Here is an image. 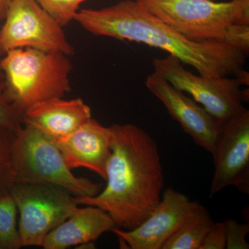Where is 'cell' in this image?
Masks as SVG:
<instances>
[{"label":"cell","instance_id":"cell-17","mask_svg":"<svg viewBox=\"0 0 249 249\" xmlns=\"http://www.w3.org/2000/svg\"><path fill=\"white\" fill-rule=\"evenodd\" d=\"M16 133L0 124V196L10 191L14 183L12 150Z\"/></svg>","mask_w":249,"mask_h":249},{"label":"cell","instance_id":"cell-2","mask_svg":"<svg viewBox=\"0 0 249 249\" xmlns=\"http://www.w3.org/2000/svg\"><path fill=\"white\" fill-rule=\"evenodd\" d=\"M73 21L95 36L162 49L194 67L201 76H236L243 70L247 56L221 41L188 40L149 13L137 0H123L101 9H81Z\"/></svg>","mask_w":249,"mask_h":249},{"label":"cell","instance_id":"cell-21","mask_svg":"<svg viewBox=\"0 0 249 249\" xmlns=\"http://www.w3.org/2000/svg\"><path fill=\"white\" fill-rule=\"evenodd\" d=\"M225 43L246 55L249 52V24H234L229 29Z\"/></svg>","mask_w":249,"mask_h":249},{"label":"cell","instance_id":"cell-18","mask_svg":"<svg viewBox=\"0 0 249 249\" xmlns=\"http://www.w3.org/2000/svg\"><path fill=\"white\" fill-rule=\"evenodd\" d=\"M62 26L73 21L80 5L89 0H36Z\"/></svg>","mask_w":249,"mask_h":249},{"label":"cell","instance_id":"cell-13","mask_svg":"<svg viewBox=\"0 0 249 249\" xmlns=\"http://www.w3.org/2000/svg\"><path fill=\"white\" fill-rule=\"evenodd\" d=\"M91 118V108L81 98H51L23 113L24 124H31L55 142L65 140Z\"/></svg>","mask_w":249,"mask_h":249},{"label":"cell","instance_id":"cell-20","mask_svg":"<svg viewBox=\"0 0 249 249\" xmlns=\"http://www.w3.org/2000/svg\"><path fill=\"white\" fill-rule=\"evenodd\" d=\"M227 248V226L225 221L213 222L205 236L199 249H226Z\"/></svg>","mask_w":249,"mask_h":249},{"label":"cell","instance_id":"cell-15","mask_svg":"<svg viewBox=\"0 0 249 249\" xmlns=\"http://www.w3.org/2000/svg\"><path fill=\"white\" fill-rule=\"evenodd\" d=\"M213 222L208 210L199 204L165 242L162 249H199Z\"/></svg>","mask_w":249,"mask_h":249},{"label":"cell","instance_id":"cell-9","mask_svg":"<svg viewBox=\"0 0 249 249\" xmlns=\"http://www.w3.org/2000/svg\"><path fill=\"white\" fill-rule=\"evenodd\" d=\"M214 173L210 196L229 186L249 191V111L245 107L222 121L213 150Z\"/></svg>","mask_w":249,"mask_h":249},{"label":"cell","instance_id":"cell-6","mask_svg":"<svg viewBox=\"0 0 249 249\" xmlns=\"http://www.w3.org/2000/svg\"><path fill=\"white\" fill-rule=\"evenodd\" d=\"M19 213L22 247H42L47 236L78 211L75 196L49 183H15L10 189Z\"/></svg>","mask_w":249,"mask_h":249},{"label":"cell","instance_id":"cell-5","mask_svg":"<svg viewBox=\"0 0 249 249\" xmlns=\"http://www.w3.org/2000/svg\"><path fill=\"white\" fill-rule=\"evenodd\" d=\"M188 40L225 43L234 24H249V0L215 2L213 0H137Z\"/></svg>","mask_w":249,"mask_h":249},{"label":"cell","instance_id":"cell-7","mask_svg":"<svg viewBox=\"0 0 249 249\" xmlns=\"http://www.w3.org/2000/svg\"><path fill=\"white\" fill-rule=\"evenodd\" d=\"M0 30V55L17 49L60 52L71 56L75 49L63 27L36 0H12Z\"/></svg>","mask_w":249,"mask_h":249},{"label":"cell","instance_id":"cell-4","mask_svg":"<svg viewBox=\"0 0 249 249\" xmlns=\"http://www.w3.org/2000/svg\"><path fill=\"white\" fill-rule=\"evenodd\" d=\"M12 166L14 183H49L76 197L93 196L103 189V183L75 176L56 142L30 124H23L16 133Z\"/></svg>","mask_w":249,"mask_h":249},{"label":"cell","instance_id":"cell-3","mask_svg":"<svg viewBox=\"0 0 249 249\" xmlns=\"http://www.w3.org/2000/svg\"><path fill=\"white\" fill-rule=\"evenodd\" d=\"M0 61L4 97L23 115L36 103L63 98L71 91L69 55L32 48L9 51Z\"/></svg>","mask_w":249,"mask_h":249},{"label":"cell","instance_id":"cell-19","mask_svg":"<svg viewBox=\"0 0 249 249\" xmlns=\"http://www.w3.org/2000/svg\"><path fill=\"white\" fill-rule=\"evenodd\" d=\"M227 226V249H249L247 236L249 232V226L240 224L233 219L225 221Z\"/></svg>","mask_w":249,"mask_h":249},{"label":"cell","instance_id":"cell-14","mask_svg":"<svg viewBox=\"0 0 249 249\" xmlns=\"http://www.w3.org/2000/svg\"><path fill=\"white\" fill-rule=\"evenodd\" d=\"M115 224L110 216L96 206L78 209L73 215L55 228L46 237L45 249H65L97 240L111 231Z\"/></svg>","mask_w":249,"mask_h":249},{"label":"cell","instance_id":"cell-1","mask_svg":"<svg viewBox=\"0 0 249 249\" xmlns=\"http://www.w3.org/2000/svg\"><path fill=\"white\" fill-rule=\"evenodd\" d=\"M107 184L98 195L76 197L77 204L106 211L115 226L132 230L153 212L161 199L164 174L158 146L133 124H114Z\"/></svg>","mask_w":249,"mask_h":249},{"label":"cell","instance_id":"cell-24","mask_svg":"<svg viewBox=\"0 0 249 249\" xmlns=\"http://www.w3.org/2000/svg\"><path fill=\"white\" fill-rule=\"evenodd\" d=\"M213 1H214V0H213Z\"/></svg>","mask_w":249,"mask_h":249},{"label":"cell","instance_id":"cell-22","mask_svg":"<svg viewBox=\"0 0 249 249\" xmlns=\"http://www.w3.org/2000/svg\"><path fill=\"white\" fill-rule=\"evenodd\" d=\"M12 0H0V19H4Z\"/></svg>","mask_w":249,"mask_h":249},{"label":"cell","instance_id":"cell-11","mask_svg":"<svg viewBox=\"0 0 249 249\" xmlns=\"http://www.w3.org/2000/svg\"><path fill=\"white\" fill-rule=\"evenodd\" d=\"M145 85L196 145L212 153L218 129V121L213 116L193 98L186 96L183 91L155 72L147 77Z\"/></svg>","mask_w":249,"mask_h":249},{"label":"cell","instance_id":"cell-8","mask_svg":"<svg viewBox=\"0 0 249 249\" xmlns=\"http://www.w3.org/2000/svg\"><path fill=\"white\" fill-rule=\"evenodd\" d=\"M155 73L182 91L190 93L217 121H222L244 108L245 91L237 78L196 75L173 55L153 60Z\"/></svg>","mask_w":249,"mask_h":249},{"label":"cell","instance_id":"cell-16","mask_svg":"<svg viewBox=\"0 0 249 249\" xmlns=\"http://www.w3.org/2000/svg\"><path fill=\"white\" fill-rule=\"evenodd\" d=\"M18 209L10 192L0 196V249L22 247L17 224Z\"/></svg>","mask_w":249,"mask_h":249},{"label":"cell","instance_id":"cell-23","mask_svg":"<svg viewBox=\"0 0 249 249\" xmlns=\"http://www.w3.org/2000/svg\"><path fill=\"white\" fill-rule=\"evenodd\" d=\"M3 89H4V76L0 69V93H2Z\"/></svg>","mask_w":249,"mask_h":249},{"label":"cell","instance_id":"cell-10","mask_svg":"<svg viewBox=\"0 0 249 249\" xmlns=\"http://www.w3.org/2000/svg\"><path fill=\"white\" fill-rule=\"evenodd\" d=\"M183 193L172 188L162 193L161 199L148 217L132 230L114 227L112 232L132 249H162L168 239L199 206Z\"/></svg>","mask_w":249,"mask_h":249},{"label":"cell","instance_id":"cell-12","mask_svg":"<svg viewBox=\"0 0 249 249\" xmlns=\"http://www.w3.org/2000/svg\"><path fill=\"white\" fill-rule=\"evenodd\" d=\"M112 130L91 118L65 140L56 142L70 170L85 168L106 180Z\"/></svg>","mask_w":249,"mask_h":249}]
</instances>
